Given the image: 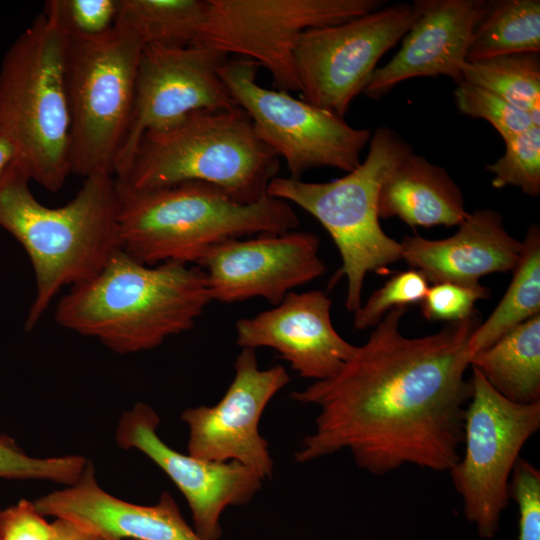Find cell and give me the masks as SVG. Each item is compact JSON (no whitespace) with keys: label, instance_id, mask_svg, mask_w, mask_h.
Here are the masks:
<instances>
[{"label":"cell","instance_id":"cell-30","mask_svg":"<svg viewBox=\"0 0 540 540\" xmlns=\"http://www.w3.org/2000/svg\"><path fill=\"white\" fill-rule=\"evenodd\" d=\"M120 0H48L43 13L51 16L68 38H94L116 24Z\"/></svg>","mask_w":540,"mask_h":540},{"label":"cell","instance_id":"cell-12","mask_svg":"<svg viewBox=\"0 0 540 540\" xmlns=\"http://www.w3.org/2000/svg\"><path fill=\"white\" fill-rule=\"evenodd\" d=\"M417 15L414 2L395 3L305 31L294 51L301 99L344 117L378 61L405 36Z\"/></svg>","mask_w":540,"mask_h":540},{"label":"cell","instance_id":"cell-22","mask_svg":"<svg viewBox=\"0 0 540 540\" xmlns=\"http://www.w3.org/2000/svg\"><path fill=\"white\" fill-rule=\"evenodd\" d=\"M470 367L506 399L520 404L540 402V315L471 356Z\"/></svg>","mask_w":540,"mask_h":540},{"label":"cell","instance_id":"cell-17","mask_svg":"<svg viewBox=\"0 0 540 540\" xmlns=\"http://www.w3.org/2000/svg\"><path fill=\"white\" fill-rule=\"evenodd\" d=\"M332 300L320 290L290 292L274 308L235 324L240 348H271L298 376L328 379L353 356L356 345L342 338L331 320Z\"/></svg>","mask_w":540,"mask_h":540},{"label":"cell","instance_id":"cell-9","mask_svg":"<svg viewBox=\"0 0 540 540\" xmlns=\"http://www.w3.org/2000/svg\"><path fill=\"white\" fill-rule=\"evenodd\" d=\"M472 394L463 424V454L449 473L466 519L492 539L506 509L509 483L520 452L540 428V402H512L472 369Z\"/></svg>","mask_w":540,"mask_h":540},{"label":"cell","instance_id":"cell-6","mask_svg":"<svg viewBox=\"0 0 540 540\" xmlns=\"http://www.w3.org/2000/svg\"><path fill=\"white\" fill-rule=\"evenodd\" d=\"M68 37L41 13L11 44L0 66V136L30 180L59 191L70 168L66 88Z\"/></svg>","mask_w":540,"mask_h":540},{"label":"cell","instance_id":"cell-24","mask_svg":"<svg viewBox=\"0 0 540 540\" xmlns=\"http://www.w3.org/2000/svg\"><path fill=\"white\" fill-rule=\"evenodd\" d=\"M525 52H540V1L488 0L467 60Z\"/></svg>","mask_w":540,"mask_h":540},{"label":"cell","instance_id":"cell-25","mask_svg":"<svg viewBox=\"0 0 540 540\" xmlns=\"http://www.w3.org/2000/svg\"><path fill=\"white\" fill-rule=\"evenodd\" d=\"M207 0H120L116 23L136 32L145 44L192 45Z\"/></svg>","mask_w":540,"mask_h":540},{"label":"cell","instance_id":"cell-29","mask_svg":"<svg viewBox=\"0 0 540 540\" xmlns=\"http://www.w3.org/2000/svg\"><path fill=\"white\" fill-rule=\"evenodd\" d=\"M453 94L456 107L462 114L487 121L503 141L535 125L529 114L483 88L461 82Z\"/></svg>","mask_w":540,"mask_h":540},{"label":"cell","instance_id":"cell-32","mask_svg":"<svg viewBox=\"0 0 540 540\" xmlns=\"http://www.w3.org/2000/svg\"><path fill=\"white\" fill-rule=\"evenodd\" d=\"M489 296L490 290L482 284L436 283L421 301V311L429 321L457 322L475 314L476 302Z\"/></svg>","mask_w":540,"mask_h":540},{"label":"cell","instance_id":"cell-23","mask_svg":"<svg viewBox=\"0 0 540 540\" xmlns=\"http://www.w3.org/2000/svg\"><path fill=\"white\" fill-rule=\"evenodd\" d=\"M512 272L513 277L500 302L470 336V357L513 328L540 315V228L537 223L528 227L520 258Z\"/></svg>","mask_w":540,"mask_h":540},{"label":"cell","instance_id":"cell-2","mask_svg":"<svg viewBox=\"0 0 540 540\" xmlns=\"http://www.w3.org/2000/svg\"><path fill=\"white\" fill-rule=\"evenodd\" d=\"M211 302L200 266H148L118 249L94 278L61 297L55 320L115 353L132 354L190 330Z\"/></svg>","mask_w":540,"mask_h":540},{"label":"cell","instance_id":"cell-1","mask_svg":"<svg viewBox=\"0 0 540 540\" xmlns=\"http://www.w3.org/2000/svg\"><path fill=\"white\" fill-rule=\"evenodd\" d=\"M407 309L390 310L334 376L291 393L318 408L296 462L348 451L374 475L405 465L449 472L458 462L472 394L468 342L479 317L406 337L400 326Z\"/></svg>","mask_w":540,"mask_h":540},{"label":"cell","instance_id":"cell-18","mask_svg":"<svg viewBox=\"0 0 540 540\" xmlns=\"http://www.w3.org/2000/svg\"><path fill=\"white\" fill-rule=\"evenodd\" d=\"M418 15L399 51L376 68L364 95L378 100L399 83L418 77H449L462 82V69L488 0H416Z\"/></svg>","mask_w":540,"mask_h":540},{"label":"cell","instance_id":"cell-34","mask_svg":"<svg viewBox=\"0 0 540 540\" xmlns=\"http://www.w3.org/2000/svg\"><path fill=\"white\" fill-rule=\"evenodd\" d=\"M53 526L35 507L21 499L0 510V540H52Z\"/></svg>","mask_w":540,"mask_h":540},{"label":"cell","instance_id":"cell-11","mask_svg":"<svg viewBox=\"0 0 540 540\" xmlns=\"http://www.w3.org/2000/svg\"><path fill=\"white\" fill-rule=\"evenodd\" d=\"M259 67L250 59H228L218 72L261 139L284 159L290 177L300 179L306 171L321 167L353 171L361 163L371 130L352 127L344 117L289 92L262 87L257 82Z\"/></svg>","mask_w":540,"mask_h":540},{"label":"cell","instance_id":"cell-36","mask_svg":"<svg viewBox=\"0 0 540 540\" xmlns=\"http://www.w3.org/2000/svg\"><path fill=\"white\" fill-rule=\"evenodd\" d=\"M15 158L14 145L7 138L0 136V177Z\"/></svg>","mask_w":540,"mask_h":540},{"label":"cell","instance_id":"cell-19","mask_svg":"<svg viewBox=\"0 0 540 540\" xmlns=\"http://www.w3.org/2000/svg\"><path fill=\"white\" fill-rule=\"evenodd\" d=\"M43 516L65 519L113 540H202L169 492L152 505L135 504L105 491L88 462L79 479L34 501Z\"/></svg>","mask_w":540,"mask_h":540},{"label":"cell","instance_id":"cell-10","mask_svg":"<svg viewBox=\"0 0 540 540\" xmlns=\"http://www.w3.org/2000/svg\"><path fill=\"white\" fill-rule=\"evenodd\" d=\"M383 0H207L193 44L236 54L266 68L276 90L300 91L294 51L300 36L370 13Z\"/></svg>","mask_w":540,"mask_h":540},{"label":"cell","instance_id":"cell-15","mask_svg":"<svg viewBox=\"0 0 540 540\" xmlns=\"http://www.w3.org/2000/svg\"><path fill=\"white\" fill-rule=\"evenodd\" d=\"M159 423L156 411L138 402L121 415L116 443L141 452L169 477L186 499L200 539L219 540L223 512L251 502L264 480L235 461H207L176 451L158 435Z\"/></svg>","mask_w":540,"mask_h":540},{"label":"cell","instance_id":"cell-5","mask_svg":"<svg viewBox=\"0 0 540 540\" xmlns=\"http://www.w3.org/2000/svg\"><path fill=\"white\" fill-rule=\"evenodd\" d=\"M279 169L278 155L237 106L194 111L167 128L146 132L126 175L116 181L131 190L204 182L251 204L267 194Z\"/></svg>","mask_w":540,"mask_h":540},{"label":"cell","instance_id":"cell-27","mask_svg":"<svg viewBox=\"0 0 540 540\" xmlns=\"http://www.w3.org/2000/svg\"><path fill=\"white\" fill-rule=\"evenodd\" d=\"M505 151L496 161L486 164L491 184L500 189L515 186L530 197L540 194V126L532 125L504 141Z\"/></svg>","mask_w":540,"mask_h":540},{"label":"cell","instance_id":"cell-21","mask_svg":"<svg viewBox=\"0 0 540 540\" xmlns=\"http://www.w3.org/2000/svg\"><path fill=\"white\" fill-rule=\"evenodd\" d=\"M460 186L442 166L411 152L386 176L378 196L380 219L410 227L458 226L468 216Z\"/></svg>","mask_w":540,"mask_h":540},{"label":"cell","instance_id":"cell-14","mask_svg":"<svg viewBox=\"0 0 540 540\" xmlns=\"http://www.w3.org/2000/svg\"><path fill=\"white\" fill-rule=\"evenodd\" d=\"M282 365L260 369L256 350L241 348L234 378L212 406L185 409L181 420L188 429L187 453L214 462H238L263 480L273 475L274 461L259 423L272 398L290 382Z\"/></svg>","mask_w":540,"mask_h":540},{"label":"cell","instance_id":"cell-8","mask_svg":"<svg viewBox=\"0 0 540 540\" xmlns=\"http://www.w3.org/2000/svg\"><path fill=\"white\" fill-rule=\"evenodd\" d=\"M145 43L120 24L94 38H68L66 88L71 174L114 176L133 108Z\"/></svg>","mask_w":540,"mask_h":540},{"label":"cell","instance_id":"cell-33","mask_svg":"<svg viewBox=\"0 0 540 540\" xmlns=\"http://www.w3.org/2000/svg\"><path fill=\"white\" fill-rule=\"evenodd\" d=\"M509 496L518 508V540H540V471L526 459L513 469Z\"/></svg>","mask_w":540,"mask_h":540},{"label":"cell","instance_id":"cell-28","mask_svg":"<svg viewBox=\"0 0 540 540\" xmlns=\"http://www.w3.org/2000/svg\"><path fill=\"white\" fill-rule=\"evenodd\" d=\"M87 463L81 455L33 457L11 438L0 436V478L41 480L68 486L79 479Z\"/></svg>","mask_w":540,"mask_h":540},{"label":"cell","instance_id":"cell-13","mask_svg":"<svg viewBox=\"0 0 540 540\" xmlns=\"http://www.w3.org/2000/svg\"><path fill=\"white\" fill-rule=\"evenodd\" d=\"M227 60L223 52L199 44L144 45L131 120L115 165L116 180L126 175L146 132L167 128L194 111L237 107L218 72Z\"/></svg>","mask_w":540,"mask_h":540},{"label":"cell","instance_id":"cell-26","mask_svg":"<svg viewBox=\"0 0 540 540\" xmlns=\"http://www.w3.org/2000/svg\"><path fill=\"white\" fill-rule=\"evenodd\" d=\"M462 82L500 96L540 126V52L467 60Z\"/></svg>","mask_w":540,"mask_h":540},{"label":"cell","instance_id":"cell-4","mask_svg":"<svg viewBox=\"0 0 540 540\" xmlns=\"http://www.w3.org/2000/svg\"><path fill=\"white\" fill-rule=\"evenodd\" d=\"M119 247L148 266L198 265L214 246L232 239L294 231L292 206L266 194L251 204L198 181L131 190L117 182Z\"/></svg>","mask_w":540,"mask_h":540},{"label":"cell","instance_id":"cell-16","mask_svg":"<svg viewBox=\"0 0 540 540\" xmlns=\"http://www.w3.org/2000/svg\"><path fill=\"white\" fill-rule=\"evenodd\" d=\"M320 238L290 231L232 239L212 247L201 259L212 301L236 303L259 297L278 305L296 287L326 271Z\"/></svg>","mask_w":540,"mask_h":540},{"label":"cell","instance_id":"cell-7","mask_svg":"<svg viewBox=\"0 0 540 540\" xmlns=\"http://www.w3.org/2000/svg\"><path fill=\"white\" fill-rule=\"evenodd\" d=\"M411 152V144L399 133L380 126L371 135L366 158L343 177L317 183L277 176L268 185V195L304 209L331 236L342 260L331 285L346 277L348 312L361 306L368 273L402 260L400 242L380 225L378 196L386 176Z\"/></svg>","mask_w":540,"mask_h":540},{"label":"cell","instance_id":"cell-37","mask_svg":"<svg viewBox=\"0 0 540 540\" xmlns=\"http://www.w3.org/2000/svg\"><path fill=\"white\" fill-rule=\"evenodd\" d=\"M98 540H113V539H109V538H105V537L99 536V539H98Z\"/></svg>","mask_w":540,"mask_h":540},{"label":"cell","instance_id":"cell-3","mask_svg":"<svg viewBox=\"0 0 540 540\" xmlns=\"http://www.w3.org/2000/svg\"><path fill=\"white\" fill-rule=\"evenodd\" d=\"M30 181L15 160L0 177V227L23 246L35 276L26 331L38 324L61 289L94 278L120 249L114 176L85 178L75 197L56 208L35 198Z\"/></svg>","mask_w":540,"mask_h":540},{"label":"cell","instance_id":"cell-20","mask_svg":"<svg viewBox=\"0 0 540 540\" xmlns=\"http://www.w3.org/2000/svg\"><path fill=\"white\" fill-rule=\"evenodd\" d=\"M400 245L402 260L428 283L471 286L481 284L486 275L512 271L522 251V241L508 232L503 215L491 208L469 212L447 238L414 234L404 236Z\"/></svg>","mask_w":540,"mask_h":540},{"label":"cell","instance_id":"cell-31","mask_svg":"<svg viewBox=\"0 0 540 540\" xmlns=\"http://www.w3.org/2000/svg\"><path fill=\"white\" fill-rule=\"evenodd\" d=\"M429 288L426 278L409 269L393 275L354 312L353 328L374 327L392 309L421 303Z\"/></svg>","mask_w":540,"mask_h":540},{"label":"cell","instance_id":"cell-35","mask_svg":"<svg viewBox=\"0 0 540 540\" xmlns=\"http://www.w3.org/2000/svg\"><path fill=\"white\" fill-rule=\"evenodd\" d=\"M52 540H98L99 536L88 529L65 519H54Z\"/></svg>","mask_w":540,"mask_h":540}]
</instances>
